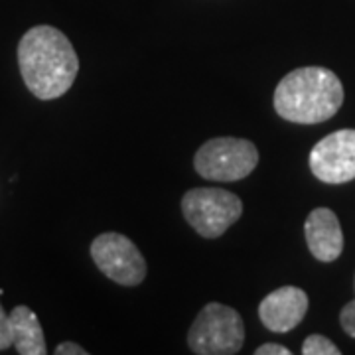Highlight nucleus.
<instances>
[{
    "label": "nucleus",
    "mask_w": 355,
    "mask_h": 355,
    "mask_svg": "<svg viewBox=\"0 0 355 355\" xmlns=\"http://www.w3.org/2000/svg\"><path fill=\"white\" fill-rule=\"evenodd\" d=\"M275 111L296 125H318L331 119L343 103L340 77L328 67L308 65L284 76L275 89Z\"/></svg>",
    "instance_id": "f03ea898"
},
{
    "label": "nucleus",
    "mask_w": 355,
    "mask_h": 355,
    "mask_svg": "<svg viewBox=\"0 0 355 355\" xmlns=\"http://www.w3.org/2000/svg\"><path fill=\"white\" fill-rule=\"evenodd\" d=\"M354 288H355V286H354Z\"/></svg>",
    "instance_id": "dca6fc26"
},
{
    "label": "nucleus",
    "mask_w": 355,
    "mask_h": 355,
    "mask_svg": "<svg viewBox=\"0 0 355 355\" xmlns=\"http://www.w3.org/2000/svg\"><path fill=\"white\" fill-rule=\"evenodd\" d=\"M302 354L304 355H340V347H336V343L330 342L328 338L312 334L308 336L302 343Z\"/></svg>",
    "instance_id": "9b49d317"
},
{
    "label": "nucleus",
    "mask_w": 355,
    "mask_h": 355,
    "mask_svg": "<svg viewBox=\"0 0 355 355\" xmlns=\"http://www.w3.org/2000/svg\"><path fill=\"white\" fill-rule=\"evenodd\" d=\"M308 294L298 286H282L265 296L259 304V318L266 330L288 334L304 320Z\"/></svg>",
    "instance_id": "6e6552de"
},
{
    "label": "nucleus",
    "mask_w": 355,
    "mask_h": 355,
    "mask_svg": "<svg viewBox=\"0 0 355 355\" xmlns=\"http://www.w3.org/2000/svg\"><path fill=\"white\" fill-rule=\"evenodd\" d=\"M14 347L20 355H46V338L38 316L28 306H16L10 312Z\"/></svg>",
    "instance_id": "9d476101"
},
{
    "label": "nucleus",
    "mask_w": 355,
    "mask_h": 355,
    "mask_svg": "<svg viewBox=\"0 0 355 355\" xmlns=\"http://www.w3.org/2000/svg\"><path fill=\"white\" fill-rule=\"evenodd\" d=\"M91 257L107 279L123 286H137L146 279V261L139 247L121 233H101L91 243Z\"/></svg>",
    "instance_id": "423d86ee"
},
{
    "label": "nucleus",
    "mask_w": 355,
    "mask_h": 355,
    "mask_svg": "<svg viewBox=\"0 0 355 355\" xmlns=\"http://www.w3.org/2000/svg\"><path fill=\"white\" fill-rule=\"evenodd\" d=\"M340 324L347 336L355 338V300L343 306L342 314H340Z\"/></svg>",
    "instance_id": "ddd939ff"
},
{
    "label": "nucleus",
    "mask_w": 355,
    "mask_h": 355,
    "mask_svg": "<svg viewBox=\"0 0 355 355\" xmlns=\"http://www.w3.org/2000/svg\"><path fill=\"white\" fill-rule=\"evenodd\" d=\"M306 243L320 263H334L343 251V233L338 216L328 207H316L306 217Z\"/></svg>",
    "instance_id": "1a4fd4ad"
},
{
    "label": "nucleus",
    "mask_w": 355,
    "mask_h": 355,
    "mask_svg": "<svg viewBox=\"0 0 355 355\" xmlns=\"http://www.w3.org/2000/svg\"><path fill=\"white\" fill-rule=\"evenodd\" d=\"M259 164V150L251 140L219 137L203 142L193 158L196 172L214 182H237Z\"/></svg>",
    "instance_id": "39448f33"
},
{
    "label": "nucleus",
    "mask_w": 355,
    "mask_h": 355,
    "mask_svg": "<svg viewBox=\"0 0 355 355\" xmlns=\"http://www.w3.org/2000/svg\"><path fill=\"white\" fill-rule=\"evenodd\" d=\"M55 355H87V349L73 342H64L55 347Z\"/></svg>",
    "instance_id": "2eb2a0df"
},
{
    "label": "nucleus",
    "mask_w": 355,
    "mask_h": 355,
    "mask_svg": "<svg viewBox=\"0 0 355 355\" xmlns=\"http://www.w3.org/2000/svg\"><path fill=\"white\" fill-rule=\"evenodd\" d=\"M254 355H291V349L280 343H263L254 349Z\"/></svg>",
    "instance_id": "4468645a"
},
{
    "label": "nucleus",
    "mask_w": 355,
    "mask_h": 355,
    "mask_svg": "<svg viewBox=\"0 0 355 355\" xmlns=\"http://www.w3.org/2000/svg\"><path fill=\"white\" fill-rule=\"evenodd\" d=\"M310 170L324 184L355 180V130L342 128L316 142L310 153Z\"/></svg>",
    "instance_id": "0eeeda50"
},
{
    "label": "nucleus",
    "mask_w": 355,
    "mask_h": 355,
    "mask_svg": "<svg viewBox=\"0 0 355 355\" xmlns=\"http://www.w3.org/2000/svg\"><path fill=\"white\" fill-rule=\"evenodd\" d=\"M18 65L26 87L42 101L65 95L79 71L69 38L53 26H34L18 44Z\"/></svg>",
    "instance_id": "f257e3e1"
},
{
    "label": "nucleus",
    "mask_w": 355,
    "mask_h": 355,
    "mask_svg": "<svg viewBox=\"0 0 355 355\" xmlns=\"http://www.w3.org/2000/svg\"><path fill=\"white\" fill-rule=\"evenodd\" d=\"M182 214L198 235L217 239L241 217L243 202L233 191L193 188L182 198Z\"/></svg>",
    "instance_id": "20e7f679"
},
{
    "label": "nucleus",
    "mask_w": 355,
    "mask_h": 355,
    "mask_svg": "<svg viewBox=\"0 0 355 355\" xmlns=\"http://www.w3.org/2000/svg\"><path fill=\"white\" fill-rule=\"evenodd\" d=\"M14 345L12 338V324H10V314H6L0 306V352L8 349Z\"/></svg>",
    "instance_id": "f8f14e48"
},
{
    "label": "nucleus",
    "mask_w": 355,
    "mask_h": 355,
    "mask_svg": "<svg viewBox=\"0 0 355 355\" xmlns=\"http://www.w3.org/2000/svg\"><path fill=\"white\" fill-rule=\"evenodd\" d=\"M245 343V324L237 310L209 302L193 320L188 331V345L198 355L239 354Z\"/></svg>",
    "instance_id": "7ed1b4c3"
}]
</instances>
